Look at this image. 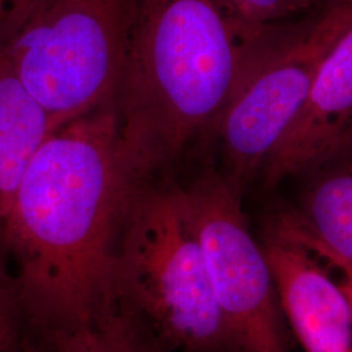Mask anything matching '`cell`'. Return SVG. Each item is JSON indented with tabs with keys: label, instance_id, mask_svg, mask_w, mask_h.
<instances>
[{
	"label": "cell",
	"instance_id": "6da1fadb",
	"mask_svg": "<svg viewBox=\"0 0 352 352\" xmlns=\"http://www.w3.org/2000/svg\"><path fill=\"white\" fill-rule=\"evenodd\" d=\"M145 182L126 157L113 109L51 133L0 222L28 325L51 340L116 304L118 254Z\"/></svg>",
	"mask_w": 352,
	"mask_h": 352
},
{
	"label": "cell",
	"instance_id": "7a4b0ae2",
	"mask_svg": "<svg viewBox=\"0 0 352 352\" xmlns=\"http://www.w3.org/2000/svg\"><path fill=\"white\" fill-rule=\"evenodd\" d=\"M277 26L247 24L221 0H136L113 109L141 177L173 179L214 141L240 77Z\"/></svg>",
	"mask_w": 352,
	"mask_h": 352
},
{
	"label": "cell",
	"instance_id": "3957f363",
	"mask_svg": "<svg viewBox=\"0 0 352 352\" xmlns=\"http://www.w3.org/2000/svg\"><path fill=\"white\" fill-rule=\"evenodd\" d=\"M115 292L118 304L164 346L234 351L173 179L148 180L139 189L118 254Z\"/></svg>",
	"mask_w": 352,
	"mask_h": 352
},
{
	"label": "cell",
	"instance_id": "277c9868",
	"mask_svg": "<svg viewBox=\"0 0 352 352\" xmlns=\"http://www.w3.org/2000/svg\"><path fill=\"white\" fill-rule=\"evenodd\" d=\"M136 0H16L0 16V58L55 131L113 109Z\"/></svg>",
	"mask_w": 352,
	"mask_h": 352
},
{
	"label": "cell",
	"instance_id": "5b68a950",
	"mask_svg": "<svg viewBox=\"0 0 352 352\" xmlns=\"http://www.w3.org/2000/svg\"><path fill=\"white\" fill-rule=\"evenodd\" d=\"M280 24L252 59L215 131L222 175L243 195L302 110L327 52L352 23V0H327Z\"/></svg>",
	"mask_w": 352,
	"mask_h": 352
},
{
	"label": "cell",
	"instance_id": "8992f818",
	"mask_svg": "<svg viewBox=\"0 0 352 352\" xmlns=\"http://www.w3.org/2000/svg\"><path fill=\"white\" fill-rule=\"evenodd\" d=\"M177 188L234 351L289 352L273 276L248 226L241 193L210 164Z\"/></svg>",
	"mask_w": 352,
	"mask_h": 352
},
{
	"label": "cell",
	"instance_id": "52a82bcc",
	"mask_svg": "<svg viewBox=\"0 0 352 352\" xmlns=\"http://www.w3.org/2000/svg\"><path fill=\"white\" fill-rule=\"evenodd\" d=\"M260 244L278 302L304 352H352V309L324 263L315 232L298 209L265 219Z\"/></svg>",
	"mask_w": 352,
	"mask_h": 352
},
{
	"label": "cell",
	"instance_id": "ba28073f",
	"mask_svg": "<svg viewBox=\"0 0 352 352\" xmlns=\"http://www.w3.org/2000/svg\"><path fill=\"white\" fill-rule=\"evenodd\" d=\"M352 144V23L321 64L302 110L270 153L266 186L309 171Z\"/></svg>",
	"mask_w": 352,
	"mask_h": 352
},
{
	"label": "cell",
	"instance_id": "9c48e42d",
	"mask_svg": "<svg viewBox=\"0 0 352 352\" xmlns=\"http://www.w3.org/2000/svg\"><path fill=\"white\" fill-rule=\"evenodd\" d=\"M52 132L50 113L0 58V222L28 166Z\"/></svg>",
	"mask_w": 352,
	"mask_h": 352
},
{
	"label": "cell",
	"instance_id": "30bf717a",
	"mask_svg": "<svg viewBox=\"0 0 352 352\" xmlns=\"http://www.w3.org/2000/svg\"><path fill=\"white\" fill-rule=\"evenodd\" d=\"M298 210L325 244L352 264V144L309 171Z\"/></svg>",
	"mask_w": 352,
	"mask_h": 352
},
{
	"label": "cell",
	"instance_id": "8fae6325",
	"mask_svg": "<svg viewBox=\"0 0 352 352\" xmlns=\"http://www.w3.org/2000/svg\"><path fill=\"white\" fill-rule=\"evenodd\" d=\"M144 327L118 302L84 327L51 338L55 352H153Z\"/></svg>",
	"mask_w": 352,
	"mask_h": 352
},
{
	"label": "cell",
	"instance_id": "7c38bea8",
	"mask_svg": "<svg viewBox=\"0 0 352 352\" xmlns=\"http://www.w3.org/2000/svg\"><path fill=\"white\" fill-rule=\"evenodd\" d=\"M26 320L0 227V352H20Z\"/></svg>",
	"mask_w": 352,
	"mask_h": 352
},
{
	"label": "cell",
	"instance_id": "4fadbf2b",
	"mask_svg": "<svg viewBox=\"0 0 352 352\" xmlns=\"http://www.w3.org/2000/svg\"><path fill=\"white\" fill-rule=\"evenodd\" d=\"M232 16L251 25H278L314 11L307 0H221ZM316 10V8H315Z\"/></svg>",
	"mask_w": 352,
	"mask_h": 352
},
{
	"label": "cell",
	"instance_id": "5bb4252c",
	"mask_svg": "<svg viewBox=\"0 0 352 352\" xmlns=\"http://www.w3.org/2000/svg\"><path fill=\"white\" fill-rule=\"evenodd\" d=\"M314 231V230H312ZM315 232V231H314ZM316 244L318 252L327 266L330 274L340 285V289L346 294L352 309V264L343 258L337 252L333 251L315 232Z\"/></svg>",
	"mask_w": 352,
	"mask_h": 352
},
{
	"label": "cell",
	"instance_id": "9a60e30c",
	"mask_svg": "<svg viewBox=\"0 0 352 352\" xmlns=\"http://www.w3.org/2000/svg\"><path fill=\"white\" fill-rule=\"evenodd\" d=\"M16 0H0V16H3L4 13L7 12L13 4H14Z\"/></svg>",
	"mask_w": 352,
	"mask_h": 352
},
{
	"label": "cell",
	"instance_id": "2e32d148",
	"mask_svg": "<svg viewBox=\"0 0 352 352\" xmlns=\"http://www.w3.org/2000/svg\"><path fill=\"white\" fill-rule=\"evenodd\" d=\"M308 1V4L315 10L317 7H320V6H322V4H325L327 0H307Z\"/></svg>",
	"mask_w": 352,
	"mask_h": 352
},
{
	"label": "cell",
	"instance_id": "e0dca14e",
	"mask_svg": "<svg viewBox=\"0 0 352 352\" xmlns=\"http://www.w3.org/2000/svg\"><path fill=\"white\" fill-rule=\"evenodd\" d=\"M20 352H42L37 347H34V346H32V344H29V343H26L25 346L23 347V350Z\"/></svg>",
	"mask_w": 352,
	"mask_h": 352
}]
</instances>
